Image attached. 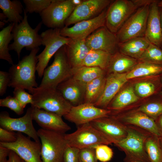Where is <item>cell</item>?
I'll list each match as a JSON object with an SVG mask.
<instances>
[{"instance_id": "1", "label": "cell", "mask_w": 162, "mask_h": 162, "mask_svg": "<svg viewBox=\"0 0 162 162\" xmlns=\"http://www.w3.org/2000/svg\"><path fill=\"white\" fill-rule=\"evenodd\" d=\"M126 136L114 144L125 154L124 162H150L145 149L146 140L152 134L139 127L126 125Z\"/></svg>"}, {"instance_id": "2", "label": "cell", "mask_w": 162, "mask_h": 162, "mask_svg": "<svg viewBox=\"0 0 162 162\" xmlns=\"http://www.w3.org/2000/svg\"><path fill=\"white\" fill-rule=\"evenodd\" d=\"M39 49V47L33 50L17 64L12 65L8 72L10 77L9 87L22 88L29 92L38 86L35 74L38 62L37 54Z\"/></svg>"}, {"instance_id": "3", "label": "cell", "mask_w": 162, "mask_h": 162, "mask_svg": "<svg viewBox=\"0 0 162 162\" xmlns=\"http://www.w3.org/2000/svg\"><path fill=\"white\" fill-rule=\"evenodd\" d=\"M154 0H113L107 8L105 26L116 34L127 20L139 8Z\"/></svg>"}, {"instance_id": "4", "label": "cell", "mask_w": 162, "mask_h": 162, "mask_svg": "<svg viewBox=\"0 0 162 162\" xmlns=\"http://www.w3.org/2000/svg\"><path fill=\"white\" fill-rule=\"evenodd\" d=\"M33 95V107L64 116L70 110L72 106L64 98L57 88H33L29 92Z\"/></svg>"}, {"instance_id": "5", "label": "cell", "mask_w": 162, "mask_h": 162, "mask_svg": "<svg viewBox=\"0 0 162 162\" xmlns=\"http://www.w3.org/2000/svg\"><path fill=\"white\" fill-rule=\"evenodd\" d=\"M24 12L22 21L14 24L11 32L14 42L9 46V50H14L16 52L19 59L24 48L31 51L42 45L41 37L38 32L41 27L42 22H40L35 28H32L28 23L27 13L24 11Z\"/></svg>"}, {"instance_id": "6", "label": "cell", "mask_w": 162, "mask_h": 162, "mask_svg": "<svg viewBox=\"0 0 162 162\" xmlns=\"http://www.w3.org/2000/svg\"><path fill=\"white\" fill-rule=\"evenodd\" d=\"M72 69L65 45L55 53L52 63L44 70L42 80L38 87L57 88L60 83L71 76Z\"/></svg>"}, {"instance_id": "7", "label": "cell", "mask_w": 162, "mask_h": 162, "mask_svg": "<svg viewBox=\"0 0 162 162\" xmlns=\"http://www.w3.org/2000/svg\"><path fill=\"white\" fill-rule=\"evenodd\" d=\"M41 143L43 162H63L64 152L68 146L65 134L45 130L37 131Z\"/></svg>"}, {"instance_id": "8", "label": "cell", "mask_w": 162, "mask_h": 162, "mask_svg": "<svg viewBox=\"0 0 162 162\" xmlns=\"http://www.w3.org/2000/svg\"><path fill=\"white\" fill-rule=\"evenodd\" d=\"M61 29L50 28L42 32L40 34L42 45L45 46L43 50L37 56L38 62L36 71L40 77L43 76L51 58L62 46L67 44L71 39L62 36Z\"/></svg>"}, {"instance_id": "9", "label": "cell", "mask_w": 162, "mask_h": 162, "mask_svg": "<svg viewBox=\"0 0 162 162\" xmlns=\"http://www.w3.org/2000/svg\"><path fill=\"white\" fill-rule=\"evenodd\" d=\"M65 138L68 146L80 149L94 148L102 144H112V142L90 123L78 127L74 132L65 134Z\"/></svg>"}, {"instance_id": "10", "label": "cell", "mask_w": 162, "mask_h": 162, "mask_svg": "<svg viewBox=\"0 0 162 162\" xmlns=\"http://www.w3.org/2000/svg\"><path fill=\"white\" fill-rule=\"evenodd\" d=\"M150 5L139 8L124 22L116 34L118 43L145 36Z\"/></svg>"}, {"instance_id": "11", "label": "cell", "mask_w": 162, "mask_h": 162, "mask_svg": "<svg viewBox=\"0 0 162 162\" xmlns=\"http://www.w3.org/2000/svg\"><path fill=\"white\" fill-rule=\"evenodd\" d=\"M76 6L72 0H52L40 14L42 22L51 29H61Z\"/></svg>"}, {"instance_id": "12", "label": "cell", "mask_w": 162, "mask_h": 162, "mask_svg": "<svg viewBox=\"0 0 162 162\" xmlns=\"http://www.w3.org/2000/svg\"><path fill=\"white\" fill-rule=\"evenodd\" d=\"M17 139L13 142H0V145L14 152L25 162H43L41 157V143L16 133Z\"/></svg>"}, {"instance_id": "13", "label": "cell", "mask_w": 162, "mask_h": 162, "mask_svg": "<svg viewBox=\"0 0 162 162\" xmlns=\"http://www.w3.org/2000/svg\"><path fill=\"white\" fill-rule=\"evenodd\" d=\"M32 107L28 108L25 114L18 118L10 117L7 112L0 114V127L6 130L23 133L36 141L40 142L37 131L33 125Z\"/></svg>"}, {"instance_id": "14", "label": "cell", "mask_w": 162, "mask_h": 162, "mask_svg": "<svg viewBox=\"0 0 162 162\" xmlns=\"http://www.w3.org/2000/svg\"><path fill=\"white\" fill-rule=\"evenodd\" d=\"M113 0H85L76 6L65 23V27L94 18L106 9Z\"/></svg>"}, {"instance_id": "15", "label": "cell", "mask_w": 162, "mask_h": 162, "mask_svg": "<svg viewBox=\"0 0 162 162\" xmlns=\"http://www.w3.org/2000/svg\"><path fill=\"white\" fill-rule=\"evenodd\" d=\"M107 8L94 18L79 22L70 27L64 26L60 29L61 35L73 39L85 40L96 29L105 26Z\"/></svg>"}, {"instance_id": "16", "label": "cell", "mask_w": 162, "mask_h": 162, "mask_svg": "<svg viewBox=\"0 0 162 162\" xmlns=\"http://www.w3.org/2000/svg\"><path fill=\"white\" fill-rule=\"evenodd\" d=\"M111 112L107 109L96 107L93 104L83 103L72 106L63 116L68 121L79 126L100 118L109 116Z\"/></svg>"}, {"instance_id": "17", "label": "cell", "mask_w": 162, "mask_h": 162, "mask_svg": "<svg viewBox=\"0 0 162 162\" xmlns=\"http://www.w3.org/2000/svg\"><path fill=\"white\" fill-rule=\"evenodd\" d=\"M110 116L125 125L135 126L159 137L161 136L155 120L142 111L134 109L111 114Z\"/></svg>"}, {"instance_id": "18", "label": "cell", "mask_w": 162, "mask_h": 162, "mask_svg": "<svg viewBox=\"0 0 162 162\" xmlns=\"http://www.w3.org/2000/svg\"><path fill=\"white\" fill-rule=\"evenodd\" d=\"M90 50H100L112 55L118 50V42L116 34L105 26L96 29L85 40Z\"/></svg>"}, {"instance_id": "19", "label": "cell", "mask_w": 162, "mask_h": 162, "mask_svg": "<svg viewBox=\"0 0 162 162\" xmlns=\"http://www.w3.org/2000/svg\"><path fill=\"white\" fill-rule=\"evenodd\" d=\"M126 84L107 107L106 109L110 110L111 114L124 112L140 106L137 103L141 99L136 93L132 84L131 83Z\"/></svg>"}, {"instance_id": "20", "label": "cell", "mask_w": 162, "mask_h": 162, "mask_svg": "<svg viewBox=\"0 0 162 162\" xmlns=\"http://www.w3.org/2000/svg\"><path fill=\"white\" fill-rule=\"evenodd\" d=\"M89 123L114 144L123 140L127 135L126 125L110 116L96 119Z\"/></svg>"}, {"instance_id": "21", "label": "cell", "mask_w": 162, "mask_h": 162, "mask_svg": "<svg viewBox=\"0 0 162 162\" xmlns=\"http://www.w3.org/2000/svg\"><path fill=\"white\" fill-rule=\"evenodd\" d=\"M32 107L33 120L41 128L63 134L70 130V127L63 121L62 116L43 109Z\"/></svg>"}, {"instance_id": "22", "label": "cell", "mask_w": 162, "mask_h": 162, "mask_svg": "<svg viewBox=\"0 0 162 162\" xmlns=\"http://www.w3.org/2000/svg\"><path fill=\"white\" fill-rule=\"evenodd\" d=\"M126 74L127 73H113L106 74L103 93L94 105L99 108L106 109L112 99L129 81L127 78Z\"/></svg>"}, {"instance_id": "23", "label": "cell", "mask_w": 162, "mask_h": 162, "mask_svg": "<svg viewBox=\"0 0 162 162\" xmlns=\"http://www.w3.org/2000/svg\"><path fill=\"white\" fill-rule=\"evenodd\" d=\"M86 87L71 76L60 83L57 89L66 100L75 106L84 103Z\"/></svg>"}, {"instance_id": "24", "label": "cell", "mask_w": 162, "mask_h": 162, "mask_svg": "<svg viewBox=\"0 0 162 162\" xmlns=\"http://www.w3.org/2000/svg\"><path fill=\"white\" fill-rule=\"evenodd\" d=\"M158 1L154 0L150 5L145 36L150 42L160 47L162 44V29Z\"/></svg>"}, {"instance_id": "25", "label": "cell", "mask_w": 162, "mask_h": 162, "mask_svg": "<svg viewBox=\"0 0 162 162\" xmlns=\"http://www.w3.org/2000/svg\"><path fill=\"white\" fill-rule=\"evenodd\" d=\"M131 80L132 81L130 83L136 93L140 99L157 95L162 90V84L160 75Z\"/></svg>"}, {"instance_id": "26", "label": "cell", "mask_w": 162, "mask_h": 162, "mask_svg": "<svg viewBox=\"0 0 162 162\" xmlns=\"http://www.w3.org/2000/svg\"><path fill=\"white\" fill-rule=\"evenodd\" d=\"M67 58L72 68L82 66L84 59L90 50L85 40L71 39L65 45Z\"/></svg>"}, {"instance_id": "27", "label": "cell", "mask_w": 162, "mask_h": 162, "mask_svg": "<svg viewBox=\"0 0 162 162\" xmlns=\"http://www.w3.org/2000/svg\"><path fill=\"white\" fill-rule=\"evenodd\" d=\"M150 42L145 37L136 38L122 43H118V50L121 53L138 60Z\"/></svg>"}, {"instance_id": "28", "label": "cell", "mask_w": 162, "mask_h": 162, "mask_svg": "<svg viewBox=\"0 0 162 162\" xmlns=\"http://www.w3.org/2000/svg\"><path fill=\"white\" fill-rule=\"evenodd\" d=\"M138 62L137 59L124 55L118 51L112 55L109 64L105 71L106 74L127 73Z\"/></svg>"}, {"instance_id": "29", "label": "cell", "mask_w": 162, "mask_h": 162, "mask_svg": "<svg viewBox=\"0 0 162 162\" xmlns=\"http://www.w3.org/2000/svg\"><path fill=\"white\" fill-rule=\"evenodd\" d=\"M0 8L7 18V23H19L23 20L21 14L24 9L20 0H0Z\"/></svg>"}, {"instance_id": "30", "label": "cell", "mask_w": 162, "mask_h": 162, "mask_svg": "<svg viewBox=\"0 0 162 162\" xmlns=\"http://www.w3.org/2000/svg\"><path fill=\"white\" fill-rule=\"evenodd\" d=\"M162 73V66L138 61V63L127 73L129 80L136 78L160 75Z\"/></svg>"}, {"instance_id": "31", "label": "cell", "mask_w": 162, "mask_h": 162, "mask_svg": "<svg viewBox=\"0 0 162 162\" xmlns=\"http://www.w3.org/2000/svg\"><path fill=\"white\" fill-rule=\"evenodd\" d=\"M105 74V71L99 68L82 66L72 68L71 77L86 85L94 79Z\"/></svg>"}, {"instance_id": "32", "label": "cell", "mask_w": 162, "mask_h": 162, "mask_svg": "<svg viewBox=\"0 0 162 162\" xmlns=\"http://www.w3.org/2000/svg\"><path fill=\"white\" fill-rule=\"evenodd\" d=\"M106 74L99 77L86 85L84 103L94 104L100 98L104 91Z\"/></svg>"}, {"instance_id": "33", "label": "cell", "mask_w": 162, "mask_h": 162, "mask_svg": "<svg viewBox=\"0 0 162 162\" xmlns=\"http://www.w3.org/2000/svg\"><path fill=\"white\" fill-rule=\"evenodd\" d=\"M112 55L103 51L90 50L86 57L82 66L98 67L105 71Z\"/></svg>"}, {"instance_id": "34", "label": "cell", "mask_w": 162, "mask_h": 162, "mask_svg": "<svg viewBox=\"0 0 162 162\" xmlns=\"http://www.w3.org/2000/svg\"><path fill=\"white\" fill-rule=\"evenodd\" d=\"M15 23H10L0 32V58L13 64V62L9 53V44L13 39L12 30Z\"/></svg>"}, {"instance_id": "35", "label": "cell", "mask_w": 162, "mask_h": 162, "mask_svg": "<svg viewBox=\"0 0 162 162\" xmlns=\"http://www.w3.org/2000/svg\"><path fill=\"white\" fill-rule=\"evenodd\" d=\"M145 148L150 162H162V150L159 137L151 134L146 140Z\"/></svg>"}, {"instance_id": "36", "label": "cell", "mask_w": 162, "mask_h": 162, "mask_svg": "<svg viewBox=\"0 0 162 162\" xmlns=\"http://www.w3.org/2000/svg\"><path fill=\"white\" fill-rule=\"evenodd\" d=\"M135 109L143 112L155 120L162 114V96L158 94L156 98L143 103Z\"/></svg>"}, {"instance_id": "37", "label": "cell", "mask_w": 162, "mask_h": 162, "mask_svg": "<svg viewBox=\"0 0 162 162\" xmlns=\"http://www.w3.org/2000/svg\"><path fill=\"white\" fill-rule=\"evenodd\" d=\"M138 60L162 66V49L150 42L148 47Z\"/></svg>"}, {"instance_id": "38", "label": "cell", "mask_w": 162, "mask_h": 162, "mask_svg": "<svg viewBox=\"0 0 162 162\" xmlns=\"http://www.w3.org/2000/svg\"><path fill=\"white\" fill-rule=\"evenodd\" d=\"M52 0H23L25 5L23 10L26 13L35 12L40 14L47 8Z\"/></svg>"}, {"instance_id": "39", "label": "cell", "mask_w": 162, "mask_h": 162, "mask_svg": "<svg viewBox=\"0 0 162 162\" xmlns=\"http://www.w3.org/2000/svg\"><path fill=\"white\" fill-rule=\"evenodd\" d=\"M0 106L8 107L19 115L24 112V108L14 97L9 96L4 98L0 99Z\"/></svg>"}, {"instance_id": "40", "label": "cell", "mask_w": 162, "mask_h": 162, "mask_svg": "<svg viewBox=\"0 0 162 162\" xmlns=\"http://www.w3.org/2000/svg\"><path fill=\"white\" fill-rule=\"evenodd\" d=\"M95 154L98 160L102 162H107L112 158L113 151L110 147L106 144L98 145L95 147Z\"/></svg>"}, {"instance_id": "41", "label": "cell", "mask_w": 162, "mask_h": 162, "mask_svg": "<svg viewBox=\"0 0 162 162\" xmlns=\"http://www.w3.org/2000/svg\"><path fill=\"white\" fill-rule=\"evenodd\" d=\"M22 88H14L13 92L14 97L19 101L22 107L24 109L27 104H33V95L26 92Z\"/></svg>"}, {"instance_id": "42", "label": "cell", "mask_w": 162, "mask_h": 162, "mask_svg": "<svg viewBox=\"0 0 162 162\" xmlns=\"http://www.w3.org/2000/svg\"><path fill=\"white\" fill-rule=\"evenodd\" d=\"M80 162H98L94 148L80 149L79 154Z\"/></svg>"}, {"instance_id": "43", "label": "cell", "mask_w": 162, "mask_h": 162, "mask_svg": "<svg viewBox=\"0 0 162 162\" xmlns=\"http://www.w3.org/2000/svg\"><path fill=\"white\" fill-rule=\"evenodd\" d=\"M80 149L68 146L64 152L63 162H80L79 154Z\"/></svg>"}, {"instance_id": "44", "label": "cell", "mask_w": 162, "mask_h": 162, "mask_svg": "<svg viewBox=\"0 0 162 162\" xmlns=\"http://www.w3.org/2000/svg\"><path fill=\"white\" fill-rule=\"evenodd\" d=\"M17 139L16 133L0 127V142L11 143Z\"/></svg>"}, {"instance_id": "45", "label": "cell", "mask_w": 162, "mask_h": 162, "mask_svg": "<svg viewBox=\"0 0 162 162\" xmlns=\"http://www.w3.org/2000/svg\"><path fill=\"white\" fill-rule=\"evenodd\" d=\"M10 81V77L8 72L0 71V95H3L5 93L7 87Z\"/></svg>"}, {"instance_id": "46", "label": "cell", "mask_w": 162, "mask_h": 162, "mask_svg": "<svg viewBox=\"0 0 162 162\" xmlns=\"http://www.w3.org/2000/svg\"><path fill=\"white\" fill-rule=\"evenodd\" d=\"M10 150L0 145V162H8V156Z\"/></svg>"}, {"instance_id": "47", "label": "cell", "mask_w": 162, "mask_h": 162, "mask_svg": "<svg viewBox=\"0 0 162 162\" xmlns=\"http://www.w3.org/2000/svg\"><path fill=\"white\" fill-rule=\"evenodd\" d=\"M8 162H22V160L17 154L10 150L8 156Z\"/></svg>"}, {"instance_id": "48", "label": "cell", "mask_w": 162, "mask_h": 162, "mask_svg": "<svg viewBox=\"0 0 162 162\" xmlns=\"http://www.w3.org/2000/svg\"><path fill=\"white\" fill-rule=\"evenodd\" d=\"M155 121L162 136V114L158 117Z\"/></svg>"}, {"instance_id": "49", "label": "cell", "mask_w": 162, "mask_h": 162, "mask_svg": "<svg viewBox=\"0 0 162 162\" xmlns=\"http://www.w3.org/2000/svg\"><path fill=\"white\" fill-rule=\"evenodd\" d=\"M7 17L3 13H1L0 14V21L3 22L5 23H7L6 19Z\"/></svg>"}, {"instance_id": "50", "label": "cell", "mask_w": 162, "mask_h": 162, "mask_svg": "<svg viewBox=\"0 0 162 162\" xmlns=\"http://www.w3.org/2000/svg\"><path fill=\"white\" fill-rule=\"evenodd\" d=\"M82 1V0H72L73 3L76 6L80 4Z\"/></svg>"}, {"instance_id": "51", "label": "cell", "mask_w": 162, "mask_h": 162, "mask_svg": "<svg viewBox=\"0 0 162 162\" xmlns=\"http://www.w3.org/2000/svg\"><path fill=\"white\" fill-rule=\"evenodd\" d=\"M159 10H160V21L161 28L162 29V8H159Z\"/></svg>"}, {"instance_id": "52", "label": "cell", "mask_w": 162, "mask_h": 162, "mask_svg": "<svg viewBox=\"0 0 162 162\" xmlns=\"http://www.w3.org/2000/svg\"><path fill=\"white\" fill-rule=\"evenodd\" d=\"M158 5L159 8H162V0L158 1Z\"/></svg>"}, {"instance_id": "53", "label": "cell", "mask_w": 162, "mask_h": 162, "mask_svg": "<svg viewBox=\"0 0 162 162\" xmlns=\"http://www.w3.org/2000/svg\"><path fill=\"white\" fill-rule=\"evenodd\" d=\"M159 139L160 145L162 150V136L159 137Z\"/></svg>"}, {"instance_id": "54", "label": "cell", "mask_w": 162, "mask_h": 162, "mask_svg": "<svg viewBox=\"0 0 162 162\" xmlns=\"http://www.w3.org/2000/svg\"><path fill=\"white\" fill-rule=\"evenodd\" d=\"M161 81L162 84V73L160 75Z\"/></svg>"}, {"instance_id": "55", "label": "cell", "mask_w": 162, "mask_h": 162, "mask_svg": "<svg viewBox=\"0 0 162 162\" xmlns=\"http://www.w3.org/2000/svg\"><path fill=\"white\" fill-rule=\"evenodd\" d=\"M158 94L162 96V90Z\"/></svg>"}, {"instance_id": "56", "label": "cell", "mask_w": 162, "mask_h": 162, "mask_svg": "<svg viewBox=\"0 0 162 162\" xmlns=\"http://www.w3.org/2000/svg\"><path fill=\"white\" fill-rule=\"evenodd\" d=\"M22 162H25L24 160L21 159Z\"/></svg>"}, {"instance_id": "57", "label": "cell", "mask_w": 162, "mask_h": 162, "mask_svg": "<svg viewBox=\"0 0 162 162\" xmlns=\"http://www.w3.org/2000/svg\"><path fill=\"white\" fill-rule=\"evenodd\" d=\"M160 48L162 49V44L161 45V46L160 47Z\"/></svg>"}, {"instance_id": "58", "label": "cell", "mask_w": 162, "mask_h": 162, "mask_svg": "<svg viewBox=\"0 0 162 162\" xmlns=\"http://www.w3.org/2000/svg\"><path fill=\"white\" fill-rule=\"evenodd\" d=\"M140 162L136 161V162Z\"/></svg>"}]
</instances>
